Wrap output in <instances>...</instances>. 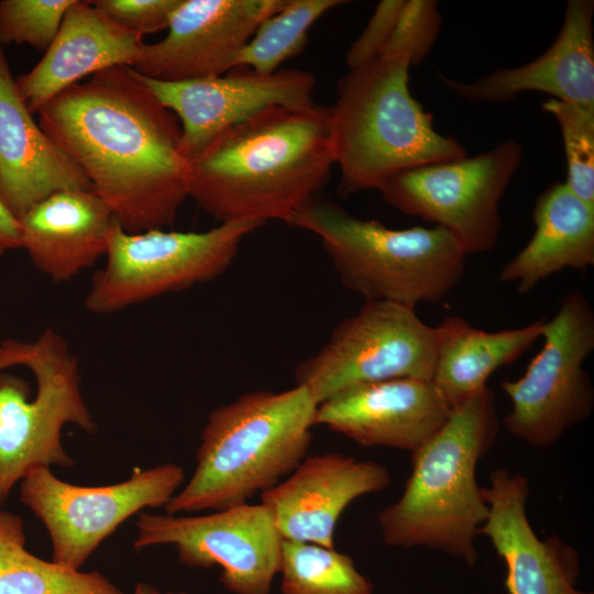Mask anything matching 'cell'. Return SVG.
Instances as JSON below:
<instances>
[{
  "label": "cell",
  "mask_w": 594,
  "mask_h": 594,
  "mask_svg": "<svg viewBox=\"0 0 594 594\" xmlns=\"http://www.w3.org/2000/svg\"><path fill=\"white\" fill-rule=\"evenodd\" d=\"M346 1L287 0L266 18L241 50L234 64L260 74H272L279 65L299 54L308 40L310 26L326 12Z\"/></svg>",
  "instance_id": "27"
},
{
  "label": "cell",
  "mask_w": 594,
  "mask_h": 594,
  "mask_svg": "<svg viewBox=\"0 0 594 594\" xmlns=\"http://www.w3.org/2000/svg\"><path fill=\"white\" fill-rule=\"evenodd\" d=\"M409 68L406 58L377 56L339 79L330 121L341 197L468 155L459 141L435 129L432 114L411 95Z\"/></svg>",
  "instance_id": "5"
},
{
  "label": "cell",
  "mask_w": 594,
  "mask_h": 594,
  "mask_svg": "<svg viewBox=\"0 0 594 594\" xmlns=\"http://www.w3.org/2000/svg\"><path fill=\"white\" fill-rule=\"evenodd\" d=\"M143 37L99 13L89 1L75 0L42 59L15 79L34 114L61 91L88 75L117 66H132Z\"/></svg>",
  "instance_id": "21"
},
{
  "label": "cell",
  "mask_w": 594,
  "mask_h": 594,
  "mask_svg": "<svg viewBox=\"0 0 594 594\" xmlns=\"http://www.w3.org/2000/svg\"><path fill=\"white\" fill-rule=\"evenodd\" d=\"M498 427L488 387L451 409L444 425L411 452L413 469L400 497L377 515L386 546L426 547L470 566L477 562L475 542L488 506L476 468Z\"/></svg>",
  "instance_id": "3"
},
{
  "label": "cell",
  "mask_w": 594,
  "mask_h": 594,
  "mask_svg": "<svg viewBox=\"0 0 594 594\" xmlns=\"http://www.w3.org/2000/svg\"><path fill=\"white\" fill-rule=\"evenodd\" d=\"M184 479L182 466L165 463L134 469L118 484L89 487L64 482L48 466H37L21 480L20 498L46 527L53 561L78 570L130 516L146 507H165Z\"/></svg>",
  "instance_id": "12"
},
{
  "label": "cell",
  "mask_w": 594,
  "mask_h": 594,
  "mask_svg": "<svg viewBox=\"0 0 594 594\" xmlns=\"http://www.w3.org/2000/svg\"><path fill=\"white\" fill-rule=\"evenodd\" d=\"M541 107L560 127L568 165L564 183L594 206V106L550 98Z\"/></svg>",
  "instance_id": "28"
},
{
  "label": "cell",
  "mask_w": 594,
  "mask_h": 594,
  "mask_svg": "<svg viewBox=\"0 0 594 594\" xmlns=\"http://www.w3.org/2000/svg\"><path fill=\"white\" fill-rule=\"evenodd\" d=\"M134 594H162V593H160L157 590L153 587H150L145 584L140 583L135 587ZM166 594H187V593L179 592V593H166Z\"/></svg>",
  "instance_id": "34"
},
{
  "label": "cell",
  "mask_w": 594,
  "mask_h": 594,
  "mask_svg": "<svg viewBox=\"0 0 594 594\" xmlns=\"http://www.w3.org/2000/svg\"><path fill=\"white\" fill-rule=\"evenodd\" d=\"M20 248L37 271L65 283L106 256L117 222L94 189L57 191L19 219Z\"/></svg>",
  "instance_id": "22"
},
{
  "label": "cell",
  "mask_w": 594,
  "mask_h": 594,
  "mask_svg": "<svg viewBox=\"0 0 594 594\" xmlns=\"http://www.w3.org/2000/svg\"><path fill=\"white\" fill-rule=\"evenodd\" d=\"M488 516L480 528L506 565L508 594H593L576 587L581 569L578 551L559 536L541 540L527 516L529 482L499 468L483 487Z\"/></svg>",
  "instance_id": "17"
},
{
  "label": "cell",
  "mask_w": 594,
  "mask_h": 594,
  "mask_svg": "<svg viewBox=\"0 0 594 594\" xmlns=\"http://www.w3.org/2000/svg\"><path fill=\"white\" fill-rule=\"evenodd\" d=\"M521 144L508 138L475 156L402 172L378 189L398 211L448 230L466 254L495 249L501 199L520 166Z\"/></svg>",
  "instance_id": "11"
},
{
  "label": "cell",
  "mask_w": 594,
  "mask_h": 594,
  "mask_svg": "<svg viewBox=\"0 0 594 594\" xmlns=\"http://www.w3.org/2000/svg\"><path fill=\"white\" fill-rule=\"evenodd\" d=\"M543 320L520 328L486 331L460 316L446 317L436 328L432 384L453 409L486 388L488 377L515 362L538 339Z\"/></svg>",
  "instance_id": "24"
},
{
  "label": "cell",
  "mask_w": 594,
  "mask_h": 594,
  "mask_svg": "<svg viewBox=\"0 0 594 594\" xmlns=\"http://www.w3.org/2000/svg\"><path fill=\"white\" fill-rule=\"evenodd\" d=\"M436 349V328L414 307L365 301L297 365L295 381L317 405L358 385L403 377L431 381Z\"/></svg>",
  "instance_id": "10"
},
{
  "label": "cell",
  "mask_w": 594,
  "mask_h": 594,
  "mask_svg": "<svg viewBox=\"0 0 594 594\" xmlns=\"http://www.w3.org/2000/svg\"><path fill=\"white\" fill-rule=\"evenodd\" d=\"M405 0H383L376 8L365 29L350 45L345 54L349 69L377 57L389 38Z\"/></svg>",
  "instance_id": "32"
},
{
  "label": "cell",
  "mask_w": 594,
  "mask_h": 594,
  "mask_svg": "<svg viewBox=\"0 0 594 594\" xmlns=\"http://www.w3.org/2000/svg\"><path fill=\"white\" fill-rule=\"evenodd\" d=\"M20 248L19 220L0 200V255Z\"/></svg>",
  "instance_id": "33"
},
{
  "label": "cell",
  "mask_w": 594,
  "mask_h": 594,
  "mask_svg": "<svg viewBox=\"0 0 594 594\" xmlns=\"http://www.w3.org/2000/svg\"><path fill=\"white\" fill-rule=\"evenodd\" d=\"M140 77L178 118L182 150L189 161L219 134L267 108L316 106V77L299 69L260 74L235 67L220 76L186 81Z\"/></svg>",
  "instance_id": "14"
},
{
  "label": "cell",
  "mask_w": 594,
  "mask_h": 594,
  "mask_svg": "<svg viewBox=\"0 0 594 594\" xmlns=\"http://www.w3.org/2000/svg\"><path fill=\"white\" fill-rule=\"evenodd\" d=\"M72 189L92 186L33 119L0 45V200L19 219L48 196Z\"/></svg>",
  "instance_id": "20"
},
{
  "label": "cell",
  "mask_w": 594,
  "mask_h": 594,
  "mask_svg": "<svg viewBox=\"0 0 594 594\" xmlns=\"http://www.w3.org/2000/svg\"><path fill=\"white\" fill-rule=\"evenodd\" d=\"M135 549L173 544L190 568L220 566L232 594H270L279 572L283 538L268 509L242 504L204 516L141 513Z\"/></svg>",
  "instance_id": "13"
},
{
  "label": "cell",
  "mask_w": 594,
  "mask_h": 594,
  "mask_svg": "<svg viewBox=\"0 0 594 594\" xmlns=\"http://www.w3.org/2000/svg\"><path fill=\"white\" fill-rule=\"evenodd\" d=\"M594 2L570 0L561 30L551 46L528 64L498 68L474 81L440 76L444 86L474 103L502 105L525 91L594 106Z\"/></svg>",
  "instance_id": "19"
},
{
  "label": "cell",
  "mask_w": 594,
  "mask_h": 594,
  "mask_svg": "<svg viewBox=\"0 0 594 594\" xmlns=\"http://www.w3.org/2000/svg\"><path fill=\"white\" fill-rule=\"evenodd\" d=\"M24 544L21 518L0 510V594H122L99 572L38 559Z\"/></svg>",
  "instance_id": "25"
},
{
  "label": "cell",
  "mask_w": 594,
  "mask_h": 594,
  "mask_svg": "<svg viewBox=\"0 0 594 594\" xmlns=\"http://www.w3.org/2000/svg\"><path fill=\"white\" fill-rule=\"evenodd\" d=\"M391 484L386 465L329 452L306 457L283 481L260 494L284 540L334 548L337 522L356 498Z\"/></svg>",
  "instance_id": "16"
},
{
  "label": "cell",
  "mask_w": 594,
  "mask_h": 594,
  "mask_svg": "<svg viewBox=\"0 0 594 594\" xmlns=\"http://www.w3.org/2000/svg\"><path fill=\"white\" fill-rule=\"evenodd\" d=\"M282 594H373V583L336 548L283 540Z\"/></svg>",
  "instance_id": "26"
},
{
  "label": "cell",
  "mask_w": 594,
  "mask_h": 594,
  "mask_svg": "<svg viewBox=\"0 0 594 594\" xmlns=\"http://www.w3.org/2000/svg\"><path fill=\"white\" fill-rule=\"evenodd\" d=\"M75 0H1L0 45L29 44L45 52Z\"/></svg>",
  "instance_id": "29"
},
{
  "label": "cell",
  "mask_w": 594,
  "mask_h": 594,
  "mask_svg": "<svg viewBox=\"0 0 594 594\" xmlns=\"http://www.w3.org/2000/svg\"><path fill=\"white\" fill-rule=\"evenodd\" d=\"M262 226L239 220L202 232L129 233L116 222L106 264L92 277L85 307L96 315L113 314L209 282L229 268L243 239Z\"/></svg>",
  "instance_id": "8"
},
{
  "label": "cell",
  "mask_w": 594,
  "mask_h": 594,
  "mask_svg": "<svg viewBox=\"0 0 594 594\" xmlns=\"http://www.w3.org/2000/svg\"><path fill=\"white\" fill-rule=\"evenodd\" d=\"M317 235L341 283L365 301L438 302L460 283L466 253L444 228L392 229L310 199L286 221Z\"/></svg>",
  "instance_id": "6"
},
{
  "label": "cell",
  "mask_w": 594,
  "mask_h": 594,
  "mask_svg": "<svg viewBox=\"0 0 594 594\" xmlns=\"http://www.w3.org/2000/svg\"><path fill=\"white\" fill-rule=\"evenodd\" d=\"M317 406L305 387L295 385L249 392L213 409L194 474L165 505L166 514L227 509L278 484L306 458Z\"/></svg>",
  "instance_id": "4"
},
{
  "label": "cell",
  "mask_w": 594,
  "mask_h": 594,
  "mask_svg": "<svg viewBox=\"0 0 594 594\" xmlns=\"http://www.w3.org/2000/svg\"><path fill=\"white\" fill-rule=\"evenodd\" d=\"M96 424L81 396L78 359L52 328L32 342L0 341V505L37 466H72L61 432Z\"/></svg>",
  "instance_id": "7"
},
{
  "label": "cell",
  "mask_w": 594,
  "mask_h": 594,
  "mask_svg": "<svg viewBox=\"0 0 594 594\" xmlns=\"http://www.w3.org/2000/svg\"><path fill=\"white\" fill-rule=\"evenodd\" d=\"M287 0H180L167 35L143 44L131 66L161 81L220 76L234 68L241 50L266 18Z\"/></svg>",
  "instance_id": "15"
},
{
  "label": "cell",
  "mask_w": 594,
  "mask_h": 594,
  "mask_svg": "<svg viewBox=\"0 0 594 594\" xmlns=\"http://www.w3.org/2000/svg\"><path fill=\"white\" fill-rule=\"evenodd\" d=\"M180 0H89L102 15L141 35L167 29L169 18Z\"/></svg>",
  "instance_id": "31"
},
{
  "label": "cell",
  "mask_w": 594,
  "mask_h": 594,
  "mask_svg": "<svg viewBox=\"0 0 594 594\" xmlns=\"http://www.w3.org/2000/svg\"><path fill=\"white\" fill-rule=\"evenodd\" d=\"M441 14L433 0H405L393 32L378 56L403 57L419 65L430 53L441 29Z\"/></svg>",
  "instance_id": "30"
},
{
  "label": "cell",
  "mask_w": 594,
  "mask_h": 594,
  "mask_svg": "<svg viewBox=\"0 0 594 594\" xmlns=\"http://www.w3.org/2000/svg\"><path fill=\"white\" fill-rule=\"evenodd\" d=\"M451 409L431 381L403 377L358 385L317 406L316 425L364 447L415 451Z\"/></svg>",
  "instance_id": "18"
},
{
  "label": "cell",
  "mask_w": 594,
  "mask_h": 594,
  "mask_svg": "<svg viewBox=\"0 0 594 594\" xmlns=\"http://www.w3.org/2000/svg\"><path fill=\"white\" fill-rule=\"evenodd\" d=\"M189 162V197L220 223L286 222L315 198L336 164L330 107L267 108Z\"/></svg>",
  "instance_id": "2"
},
{
  "label": "cell",
  "mask_w": 594,
  "mask_h": 594,
  "mask_svg": "<svg viewBox=\"0 0 594 594\" xmlns=\"http://www.w3.org/2000/svg\"><path fill=\"white\" fill-rule=\"evenodd\" d=\"M37 113L42 130L81 169L124 231L174 223L189 197L182 127L132 67L76 82Z\"/></svg>",
  "instance_id": "1"
},
{
  "label": "cell",
  "mask_w": 594,
  "mask_h": 594,
  "mask_svg": "<svg viewBox=\"0 0 594 594\" xmlns=\"http://www.w3.org/2000/svg\"><path fill=\"white\" fill-rule=\"evenodd\" d=\"M528 243L501 270L498 279L514 283L519 294L565 268L585 271L594 264V206L565 183H554L537 198Z\"/></svg>",
  "instance_id": "23"
},
{
  "label": "cell",
  "mask_w": 594,
  "mask_h": 594,
  "mask_svg": "<svg viewBox=\"0 0 594 594\" xmlns=\"http://www.w3.org/2000/svg\"><path fill=\"white\" fill-rule=\"evenodd\" d=\"M541 350L516 381L501 388L512 408L503 424L513 437L537 448L556 444L591 417L594 387L584 362L594 350V310L580 290L568 294L544 321Z\"/></svg>",
  "instance_id": "9"
}]
</instances>
